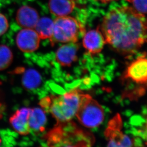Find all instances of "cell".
<instances>
[{
  "instance_id": "cell-13",
  "label": "cell",
  "mask_w": 147,
  "mask_h": 147,
  "mask_svg": "<svg viewBox=\"0 0 147 147\" xmlns=\"http://www.w3.org/2000/svg\"><path fill=\"white\" fill-rule=\"evenodd\" d=\"M75 6L74 0H49L50 12L57 17L68 16Z\"/></svg>"
},
{
  "instance_id": "cell-17",
  "label": "cell",
  "mask_w": 147,
  "mask_h": 147,
  "mask_svg": "<svg viewBox=\"0 0 147 147\" xmlns=\"http://www.w3.org/2000/svg\"><path fill=\"white\" fill-rule=\"evenodd\" d=\"M13 60V53L11 49L6 45H0V71L10 66Z\"/></svg>"
},
{
  "instance_id": "cell-14",
  "label": "cell",
  "mask_w": 147,
  "mask_h": 147,
  "mask_svg": "<svg viewBox=\"0 0 147 147\" xmlns=\"http://www.w3.org/2000/svg\"><path fill=\"white\" fill-rule=\"evenodd\" d=\"M28 121L31 131L36 132L43 131L47 121L43 110L38 108L31 109Z\"/></svg>"
},
{
  "instance_id": "cell-9",
  "label": "cell",
  "mask_w": 147,
  "mask_h": 147,
  "mask_svg": "<svg viewBox=\"0 0 147 147\" xmlns=\"http://www.w3.org/2000/svg\"><path fill=\"white\" fill-rule=\"evenodd\" d=\"M105 43L103 33L99 29L89 30L85 32L83 39L84 47L91 54H97L101 52Z\"/></svg>"
},
{
  "instance_id": "cell-7",
  "label": "cell",
  "mask_w": 147,
  "mask_h": 147,
  "mask_svg": "<svg viewBox=\"0 0 147 147\" xmlns=\"http://www.w3.org/2000/svg\"><path fill=\"white\" fill-rule=\"evenodd\" d=\"M40 37L35 30L24 28L17 33L16 43L18 48L24 53H32L39 47Z\"/></svg>"
},
{
  "instance_id": "cell-3",
  "label": "cell",
  "mask_w": 147,
  "mask_h": 147,
  "mask_svg": "<svg viewBox=\"0 0 147 147\" xmlns=\"http://www.w3.org/2000/svg\"><path fill=\"white\" fill-rule=\"evenodd\" d=\"M81 92L75 89L59 96L44 98L41 101L42 108L51 113L57 122L71 121L76 116Z\"/></svg>"
},
{
  "instance_id": "cell-21",
  "label": "cell",
  "mask_w": 147,
  "mask_h": 147,
  "mask_svg": "<svg viewBox=\"0 0 147 147\" xmlns=\"http://www.w3.org/2000/svg\"><path fill=\"white\" fill-rule=\"evenodd\" d=\"M97 1H100L101 3H110V2L113 1H116V0H97Z\"/></svg>"
},
{
  "instance_id": "cell-11",
  "label": "cell",
  "mask_w": 147,
  "mask_h": 147,
  "mask_svg": "<svg viewBox=\"0 0 147 147\" xmlns=\"http://www.w3.org/2000/svg\"><path fill=\"white\" fill-rule=\"evenodd\" d=\"M30 109L24 108L17 111L10 118L9 121L14 129L22 135H27L31 132L29 125Z\"/></svg>"
},
{
  "instance_id": "cell-18",
  "label": "cell",
  "mask_w": 147,
  "mask_h": 147,
  "mask_svg": "<svg viewBox=\"0 0 147 147\" xmlns=\"http://www.w3.org/2000/svg\"><path fill=\"white\" fill-rule=\"evenodd\" d=\"M133 121L135 122V125L138 128H134L133 132L142 138L147 145V117L146 119H142L140 117H135Z\"/></svg>"
},
{
  "instance_id": "cell-4",
  "label": "cell",
  "mask_w": 147,
  "mask_h": 147,
  "mask_svg": "<svg viewBox=\"0 0 147 147\" xmlns=\"http://www.w3.org/2000/svg\"><path fill=\"white\" fill-rule=\"evenodd\" d=\"M85 32L82 24L72 17H59L54 21L53 34L50 38L52 45L57 42H77L79 35Z\"/></svg>"
},
{
  "instance_id": "cell-12",
  "label": "cell",
  "mask_w": 147,
  "mask_h": 147,
  "mask_svg": "<svg viewBox=\"0 0 147 147\" xmlns=\"http://www.w3.org/2000/svg\"><path fill=\"white\" fill-rule=\"evenodd\" d=\"M39 19L37 11L29 6H22L17 11L16 20L19 26L24 28H35Z\"/></svg>"
},
{
  "instance_id": "cell-8",
  "label": "cell",
  "mask_w": 147,
  "mask_h": 147,
  "mask_svg": "<svg viewBox=\"0 0 147 147\" xmlns=\"http://www.w3.org/2000/svg\"><path fill=\"white\" fill-rule=\"evenodd\" d=\"M124 78L136 83L144 84L147 82V59L144 56L138 57L128 67Z\"/></svg>"
},
{
  "instance_id": "cell-19",
  "label": "cell",
  "mask_w": 147,
  "mask_h": 147,
  "mask_svg": "<svg viewBox=\"0 0 147 147\" xmlns=\"http://www.w3.org/2000/svg\"><path fill=\"white\" fill-rule=\"evenodd\" d=\"M132 4L133 8L141 14H147V0H126Z\"/></svg>"
},
{
  "instance_id": "cell-6",
  "label": "cell",
  "mask_w": 147,
  "mask_h": 147,
  "mask_svg": "<svg viewBox=\"0 0 147 147\" xmlns=\"http://www.w3.org/2000/svg\"><path fill=\"white\" fill-rule=\"evenodd\" d=\"M122 119L117 114L108 122L104 135L108 141V146L110 147H132L136 146L134 139L124 134L122 131Z\"/></svg>"
},
{
  "instance_id": "cell-2",
  "label": "cell",
  "mask_w": 147,
  "mask_h": 147,
  "mask_svg": "<svg viewBox=\"0 0 147 147\" xmlns=\"http://www.w3.org/2000/svg\"><path fill=\"white\" fill-rule=\"evenodd\" d=\"M46 142L49 146H91L94 138L71 121L57 122L56 126L47 133Z\"/></svg>"
},
{
  "instance_id": "cell-20",
  "label": "cell",
  "mask_w": 147,
  "mask_h": 147,
  "mask_svg": "<svg viewBox=\"0 0 147 147\" xmlns=\"http://www.w3.org/2000/svg\"><path fill=\"white\" fill-rule=\"evenodd\" d=\"M8 22L6 17L0 13V36L3 34L8 28Z\"/></svg>"
},
{
  "instance_id": "cell-16",
  "label": "cell",
  "mask_w": 147,
  "mask_h": 147,
  "mask_svg": "<svg viewBox=\"0 0 147 147\" xmlns=\"http://www.w3.org/2000/svg\"><path fill=\"white\" fill-rule=\"evenodd\" d=\"M42 81L41 75L35 69H29L25 71L22 78L24 87L28 90H33L38 87Z\"/></svg>"
},
{
  "instance_id": "cell-15",
  "label": "cell",
  "mask_w": 147,
  "mask_h": 147,
  "mask_svg": "<svg viewBox=\"0 0 147 147\" xmlns=\"http://www.w3.org/2000/svg\"><path fill=\"white\" fill-rule=\"evenodd\" d=\"M54 21L48 17L39 18L35 26L36 31L41 39H50L53 34Z\"/></svg>"
},
{
  "instance_id": "cell-5",
  "label": "cell",
  "mask_w": 147,
  "mask_h": 147,
  "mask_svg": "<svg viewBox=\"0 0 147 147\" xmlns=\"http://www.w3.org/2000/svg\"><path fill=\"white\" fill-rule=\"evenodd\" d=\"M76 116L84 126L95 128L103 122L104 110L101 106L91 96L81 93Z\"/></svg>"
},
{
  "instance_id": "cell-1",
  "label": "cell",
  "mask_w": 147,
  "mask_h": 147,
  "mask_svg": "<svg viewBox=\"0 0 147 147\" xmlns=\"http://www.w3.org/2000/svg\"><path fill=\"white\" fill-rule=\"evenodd\" d=\"M101 30L106 43L113 49L131 55L147 40V19L133 7L119 6L104 17Z\"/></svg>"
},
{
  "instance_id": "cell-10",
  "label": "cell",
  "mask_w": 147,
  "mask_h": 147,
  "mask_svg": "<svg viewBox=\"0 0 147 147\" xmlns=\"http://www.w3.org/2000/svg\"><path fill=\"white\" fill-rule=\"evenodd\" d=\"M79 48V44L76 42H68L63 45L56 52V60L63 66H69L77 60Z\"/></svg>"
},
{
  "instance_id": "cell-22",
  "label": "cell",
  "mask_w": 147,
  "mask_h": 147,
  "mask_svg": "<svg viewBox=\"0 0 147 147\" xmlns=\"http://www.w3.org/2000/svg\"><path fill=\"white\" fill-rule=\"evenodd\" d=\"M1 144V138H0V145Z\"/></svg>"
}]
</instances>
